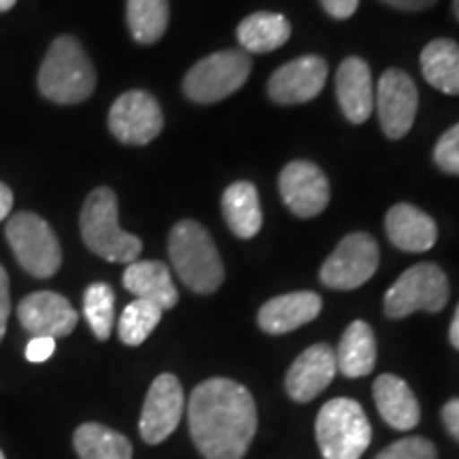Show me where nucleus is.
<instances>
[{
    "mask_svg": "<svg viewBox=\"0 0 459 459\" xmlns=\"http://www.w3.org/2000/svg\"><path fill=\"white\" fill-rule=\"evenodd\" d=\"M189 434L204 459H243L257 429L255 400L232 378H209L189 395Z\"/></svg>",
    "mask_w": 459,
    "mask_h": 459,
    "instance_id": "obj_1",
    "label": "nucleus"
},
{
    "mask_svg": "<svg viewBox=\"0 0 459 459\" xmlns=\"http://www.w3.org/2000/svg\"><path fill=\"white\" fill-rule=\"evenodd\" d=\"M37 83L48 100L57 105H77L94 94L96 71L82 43L65 34L49 45L39 68Z\"/></svg>",
    "mask_w": 459,
    "mask_h": 459,
    "instance_id": "obj_2",
    "label": "nucleus"
},
{
    "mask_svg": "<svg viewBox=\"0 0 459 459\" xmlns=\"http://www.w3.org/2000/svg\"><path fill=\"white\" fill-rule=\"evenodd\" d=\"M169 255L179 279L196 294H213L223 283V264L211 234L194 220L170 230Z\"/></svg>",
    "mask_w": 459,
    "mask_h": 459,
    "instance_id": "obj_3",
    "label": "nucleus"
},
{
    "mask_svg": "<svg viewBox=\"0 0 459 459\" xmlns=\"http://www.w3.org/2000/svg\"><path fill=\"white\" fill-rule=\"evenodd\" d=\"M117 196L111 187H99L85 198L79 228L91 254L115 264H132L141 255V238L124 232L117 223Z\"/></svg>",
    "mask_w": 459,
    "mask_h": 459,
    "instance_id": "obj_4",
    "label": "nucleus"
},
{
    "mask_svg": "<svg viewBox=\"0 0 459 459\" xmlns=\"http://www.w3.org/2000/svg\"><path fill=\"white\" fill-rule=\"evenodd\" d=\"M315 434L324 459H359L372 440L368 417L349 398H334L321 406Z\"/></svg>",
    "mask_w": 459,
    "mask_h": 459,
    "instance_id": "obj_5",
    "label": "nucleus"
},
{
    "mask_svg": "<svg viewBox=\"0 0 459 459\" xmlns=\"http://www.w3.org/2000/svg\"><path fill=\"white\" fill-rule=\"evenodd\" d=\"M251 73L245 51L226 49L196 62L183 79V91L198 105H213L243 88Z\"/></svg>",
    "mask_w": 459,
    "mask_h": 459,
    "instance_id": "obj_6",
    "label": "nucleus"
},
{
    "mask_svg": "<svg viewBox=\"0 0 459 459\" xmlns=\"http://www.w3.org/2000/svg\"><path fill=\"white\" fill-rule=\"evenodd\" d=\"M7 240L20 266L32 277L49 279L60 271V240L43 217L34 213L13 215L7 221Z\"/></svg>",
    "mask_w": 459,
    "mask_h": 459,
    "instance_id": "obj_7",
    "label": "nucleus"
},
{
    "mask_svg": "<svg viewBox=\"0 0 459 459\" xmlns=\"http://www.w3.org/2000/svg\"><path fill=\"white\" fill-rule=\"evenodd\" d=\"M449 300V281L443 268L432 262L417 264L389 287L385 294V315L392 319L409 317L411 313L443 311Z\"/></svg>",
    "mask_w": 459,
    "mask_h": 459,
    "instance_id": "obj_8",
    "label": "nucleus"
},
{
    "mask_svg": "<svg viewBox=\"0 0 459 459\" xmlns=\"http://www.w3.org/2000/svg\"><path fill=\"white\" fill-rule=\"evenodd\" d=\"M378 260V245L370 234H349L321 266V283L332 290H355L377 273Z\"/></svg>",
    "mask_w": 459,
    "mask_h": 459,
    "instance_id": "obj_9",
    "label": "nucleus"
},
{
    "mask_svg": "<svg viewBox=\"0 0 459 459\" xmlns=\"http://www.w3.org/2000/svg\"><path fill=\"white\" fill-rule=\"evenodd\" d=\"M162 128V108L152 94L143 90L126 91L108 111V130L124 145H147Z\"/></svg>",
    "mask_w": 459,
    "mask_h": 459,
    "instance_id": "obj_10",
    "label": "nucleus"
},
{
    "mask_svg": "<svg viewBox=\"0 0 459 459\" xmlns=\"http://www.w3.org/2000/svg\"><path fill=\"white\" fill-rule=\"evenodd\" d=\"M375 105L383 132L394 141L402 139L409 134L417 115L419 96L415 82L400 68H389L378 79Z\"/></svg>",
    "mask_w": 459,
    "mask_h": 459,
    "instance_id": "obj_11",
    "label": "nucleus"
},
{
    "mask_svg": "<svg viewBox=\"0 0 459 459\" xmlns=\"http://www.w3.org/2000/svg\"><path fill=\"white\" fill-rule=\"evenodd\" d=\"M183 409H186V395L179 378L164 372L152 383L143 404L139 423L143 440L149 445L164 443L179 426Z\"/></svg>",
    "mask_w": 459,
    "mask_h": 459,
    "instance_id": "obj_12",
    "label": "nucleus"
},
{
    "mask_svg": "<svg viewBox=\"0 0 459 459\" xmlns=\"http://www.w3.org/2000/svg\"><path fill=\"white\" fill-rule=\"evenodd\" d=\"M279 189L283 203L298 217H317L330 204L328 177L307 160H296L281 170Z\"/></svg>",
    "mask_w": 459,
    "mask_h": 459,
    "instance_id": "obj_13",
    "label": "nucleus"
},
{
    "mask_svg": "<svg viewBox=\"0 0 459 459\" xmlns=\"http://www.w3.org/2000/svg\"><path fill=\"white\" fill-rule=\"evenodd\" d=\"M328 79V62L319 56H302L273 73L268 96L279 105H302L324 90Z\"/></svg>",
    "mask_w": 459,
    "mask_h": 459,
    "instance_id": "obj_14",
    "label": "nucleus"
},
{
    "mask_svg": "<svg viewBox=\"0 0 459 459\" xmlns=\"http://www.w3.org/2000/svg\"><path fill=\"white\" fill-rule=\"evenodd\" d=\"M17 319L32 336L62 338L77 328L79 315L65 296L56 291H34L20 302Z\"/></svg>",
    "mask_w": 459,
    "mask_h": 459,
    "instance_id": "obj_15",
    "label": "nucleus"
},
{
    "mask_svg": "<svg viewBox=\"0 0 459 459\" xmlns=\"http://www.w3.org/2000/svg\"><path fill=\"white\" fill-rule=\"evenodd\" d=\"M336 351L330 344H313L291 364L285 377V389L294 402H311L330 385L336 375Z\"/></svg>",
    "mask_w": 459,
    "mask_h": 459,
    "instance_id": "obj_16",
    "label": "nucleus"
},
{
    "mask_svg": "<svg viewBox=\"0 0 459 459\" xmlns=\"http://www.w3.org/2000/svg\"><path fill=\"white\" fill-rule=\"evenodd\" d=\"M336 96L344 117L364 124L375 111V88L370 66L361 57H347L336 73Z\"/></svg>",
    "mask_w": 459,
    "mask_h": 459,
    "instance_id": "obj_17",
    "label": "nucleus"
},
{
    "mask_svg": "<svg viewBox=\"0 0 459 459\" xmlns=\"http://www.w3.org/2000/svg\"><path fill=\"white\" fill-rule=\"evenodd\" d=\"M321 313V298L315 291H294L268 300L257 313V324L266 334H285L311 324Z\"/></svg>",
    "mask_w": 459,
    "mask_h": 459,
    "instance_id": "obj_18",
    "label": "nucleus"
},
{
    "mask_svg": "<svg viewBox=\"0 0 459 459\" xmlns=\"http://www.w3.org/2000/svg\"><path fill=\"white\" fill-rule=\"evenodd\" d=\"M385 230L392 245L406 254H423L432 249L438 238V228L432 217L409 203H400L389 209Z\"/></svg>",
    "mask_w": 459,
    "mask_h": 459,
    "instance_id": "obj_19",
    "label": "nucleus"
},
{
    "mask_svg": "<svg viewBox=\"0 0 459 459\" xmlns=\"http://www.w3.org/2000/svg\"><path fill=\"white\" fill-rule=\"evenodd\" d=\"M375 402L381 417L394 429L409 432L419 423L421 411L412 389L395 375H381L375 381Z\"/></svg>",
    "mask_w": 459,
    "mask_h": 459,
    "instance_id": "obj_20",
    "label": "nucleus"
},
{
    "mask_svg": "<svg viewBox=\"0 0 459 459\" xmlns=\"http://www.w3.org/2000/svg\"><path fill=\"white\" fill-rule=\"evenodd\" d=\"M124 287L141 300L158 304L162 311H169L179 300L169 266L162 262H132L124 273Z\"/></svg>",
    "mask_w": 459,
    "mask_h": 459,
    "instance_id": "obj_21",
    "label": "nucleus"
},
{
    "mask_svg": "<svg viewBox=\"0 0 459 459\" xmlns=\"http://www.w3.org/2000/svg\"><path fill=\"white\" fill-rule=\"evenodd\" d=\"M226 223L238 238H254L262 228V206L254 183H232L221 198Z\"/></svg>",
    "mask_w": 459,
    "mask_h": 459,
    "instance_id": "obj_22",
    "label": "nucleus"
},
{
    "mask_svg": "<svg viewBox=\"0 0 459 459\" xmlns=\"http://www.w3.org/2000/svg\"><path fill=\"white\" fill-rule=\"evenodd\" d=\"M377 361L375 332L366 321H353L336 349V368L344 377L358 378L370 375Z\"/></svg>",
    "mask_w": 459,
    "mask_h": 459,
    "instance_id": "obj_23",
    "label": "nucleus"
},
{
    "mask_svg": "<svg viewBox=\"0 0 459 459\" xmlns=\"http://www.w3.org/2000/svg\"><path fill=\"white\" fill-rule=\"evenodd\" d=\"M237 37L247 54H268L290 41L291 26L285 15L260 11L240 22Z\"/></svg>",
    "mask_w": 459,
    "mask_h": 459,
    "instance_id": "obj_24",
    "label": "nucleus"
},
{
    "mask_svg": "<svg viewBox=\"0 0 459 459\" xmlns=\"http://www.w3.org/2000/svg\"><path fill=\"white\" fill-rule=\"evenodd\" d=\"M421 73L432 88L449 96L459 94V45L436 39L421 51Z\"/></svg>",
    "mask_w": 459,
    "mask_h": 459,
    "instance_id": "obj_25",
    "label": "nucleus"
},
{
    "mask_svg": "<svg viewBox=\"0 0 459 459\" xmlns=\"http://www.w3.org/2000/svg\"><path fill=\"white\" fill-rule=\"evenodd\" d=\"M73 445L79 459H132L130 440L102 423L79 426Z\"/></svg>",
    "mask_w": 459,
    "mask_h": 459,
    "instance_id": "obj_26",
    "label": "nucleus"
},
{
    "mask_svg": "<svg viewBox=\"0 0 459 459\" xmlns=\"http://www.w3.org/2000/svg\"><path fill=\"white\" fill-rule=\"evenodd\" d=\"M169 15V0H128L126 7L132 39L141 45H152L164 37Z\"/></svg>",
    "mask_w": 459,
    "mask_h": 459,
    "instance_id": "obj_27",
    "label": "nucleus"
},
{
    "mask_svg": "<svg viewBox=\"0 0 459 459\" xmlns=\"http://www.w3.org/2000/svg\"><path fill=\"white\" fill-rule=\"evenodd\" d=\"M162 313L158 304L141 300V298L132 300L119 317V341L128 347H139L158 328Z\"/></svg>",
    "mask_w": 459,
    "mask_h": 459,
    "instance_id": "obj_28",
    "label": "nucleus"
},
{
    "mask_svg": "<svg viewBox=\"0 0 459 459\" xmlns=\"http://www.w3.org/2000/svg\"><path fill=\"white\" fill-rule=\"evenodd\" d=\"M83 315L99 341H107L115 324V291L107 283H91L83 294Z\"/></svg>",
    "mask_w": 459,
    "mask_h": 459,
    "instance_id": "obj_29",
    "label": "nucleus"
},
{
    "mask_svg": "<svg viewBox=\"0 0 459 459\" xmlns=\"http://www.w3.org/2000/svg\"><path fill=\"white\" fill-rule=\"evenodd\" d=\"M375 459H438V451L429 440L421 436L395 440L387 449H383Z\"/></svg>",
    "mask_w": 459,
    "mask_h": 459,
    "instance_id": "obj_30",
    "label": "nucleus"
},
{
    "mask_svg": "<svg viewBox=\"0 0 459 459\" xmlns=\"http://www.w3.org/2000/svg\"><path fill=\"white\" fill-rule=\"evenodd\" d=\"M434 162L449 175H459V124L440 136L434 149Z\"/></svg>",
    "mask_w": 459,
    "mask_h": 459,
    "instance_id": "obj_31",
    "label": "nucleus"
},
{
    "mask_svg": "<svg viewBox=\"0 0 459 459\" xmlns=\"http://www.w3.org/2000/svg\"><path fill=\"white\" fill-rule=\"evenodd\" d=\"M56 351V338L51 336H32V341L26 347V359L41 364L48 361Z\"/></svg>",
    "mask_w": 459,
    "mask_h": 459,
    "instance_id": "obj_32",
    "label": "nucleus"
},
{
    "mask_svg": "<svg viewBox=\"0 0 459 459\" xmlns=\"http://www.w3.org/2000/svg\"><path fill=\"white\" fill-rule=\"evenodd\" d=\"M11 313V296H9V277L7 271L0 266V341L7 332V319Z\"/></svg>",
    "mask_w": 459,
    "mask_h": 459,
    "instance_id": "obj_33",
    "label": "nucleus"
},
{
    "mask_svg": "<svg viewBox=\"0 0 459 459\" xmlns=\"http://www.w3.org/2000/svg\"><path fill=\"white\" fill-rule=\"evenodd\" d=\"M325 13L336 17V20H347L358 11L359 0H319Z\"/></svg>",
    "mask_w": 459,
    "mask_h": 459,
    "instance_id": "obj_34",
    "label": "nucleus"
},
{
    "mask_svg": "<svg viewBox=\"0 0 459 459\" xmlns=\"http://www.w3.org/2000/svg\"><path fill=\"white\" fill-rule=\"evenodd\" d=\"M443 423L453 438L459 440V398L446 402L443 406Z\"/></svg>",
    "mask_w": 459,
    "mask_h": 459,
    "instance_id": "obj_35",
    "label": "nucleus"
},
{
    "mask_svg": "<svg viewBox=\"0 0 459 459\" xmlns=\"http://www.w3.org/2000/svg\"><path fill=\"white\" fill-rule=\"evenodd\" d=\"M383 3H387L389 7H395L402 11H423V9L434 7L438 0H383Z\"/></svg>",
    "mask_w": 459,
    "mask_h": 459,
    "instance_id": "obj_36",
    "label": "nucleus"
},
{
    "mask_svg": "<svg viewBox=\"0 0 459 459\" xmlns=\"http://www.w3.org/2000/svg\"><path fill=\"white\" fill-rule=\"evenodd\" d=\"M11 209H13V192H11L9 186L0 181V221L7 220Z\"/></svg>",
    "mask_w": 459,
    "mask_h": 459,
    "instance_id": "obj_37",
    "label": "nucleus"
},
{
    "mask_svg": "<svg viewBox=\"0 0 459 459\" xmlns=\"http://www.w3.org/2000/svg\"><path fill=\"white\" fill-rule=\"evenodd\" d=\"M449 341L453 347L459 351V304H457V311H455V317H453V324H451V330H449Z\"/></svg>",
    "mask_w": 459,
    "mask_h": 459,
    "instance_id": "obj_38",
    "label": "nucleus"
},
{
    "mask_svg": "<svg viewBox=\"0 0 459 459\" xmlns=\"http://www.w3.org/2000/svg\"><path fill=\"white\" fill-rule=\"evenodd\" d=\"M15 3H17V0H0V13H4V11L13 9Z\"/></svg>",
    "mask_w": 459,
    "mask_h": 459,
    "instance_id": "obj_39",
    "label": "nucleus"
},
{
    "mask_svg": "<svg viewBox=\"0 0 459 459\" xmlns=\"http://www.w3.org/2000/svg\"><path fill=\"white\" fill-rule=\"evenodd\" d=\"M453 13H455V17L459 20V0H453Z\"/></svg>",
    "mask_w": 459,
    "mask_h": 459,
    "instance_id": "obj_40",
    "label": "nucleus"
},
{
    "mask_svg": "<svg viewBox=\"0 0 459 459\" xmlns=\"http://www.w3.org/2000/svg\"><path fill=\"white\" fill-rule=\"evenodd\" d=\"M0 459H4V455H3V451H0Z\"/></svg>",
    "mask_w": 459,
    "mask_h": 459,
    "instance_id": "obj_41",
    "label": "nucleus"
}]
</instances>
